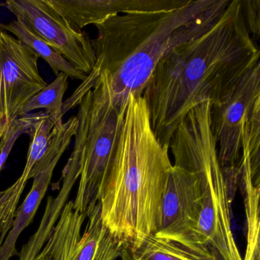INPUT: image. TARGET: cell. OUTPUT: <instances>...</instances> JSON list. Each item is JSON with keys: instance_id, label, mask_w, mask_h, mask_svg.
Here are the masks:
<instances>
[{"instance_id": "5bb4252c", "label": "cell", "mask_w": 260, "mask_h": 260, "mask_svg": "<svg viewBox=\"0 0 260 260\" xmlns=\"http://www.w3.org/2000/svg\"><path fill=\"white\" fill-rule=\"evenodd\" d=\"M62 187L57 196H49L47 199L45 213L40 225L18 253L19 260H35L45 246L77 181L76 178L69 174L62 175Z\"/></svg>"}, {"instance_id": "30bf717a", "label": "cell", "mask_w": 260, "mask_h": 260, "mask_svg": "<svg viewBox=\"0 0 260 260\" xmlns=\"http://www.w3.org/2000/svg\"><path fill=\"white\" fill-rule=\"evenodd\" d=\"M202 205L197 176L173 165L162 194L159 226L154 235L182 245L196 226Z\"/></svg>"}, {"instance_id": "9a60e30c", "label": "cell", "mask_w": 260, "mask_h": 260, "mask_svg": "<svg viewBox=\"0 0 260 260\" xmlns=\"http://www.w3.org/2000/svg\"><path fill=\"white\" fill-rule=\"evenodd\" d=\"M0 29L12 33L18 40L29 47L39 57L48 63L56 76L63 73L73 80H81L82 82L87 78L86 74L76 70L60 53L30 32L17 19L8 24L0 23Z\"/></svg>"}, {"instance_id": "8fae6325", "label": "cell", "mask_w": 260, "mask_h": 260, "mask_svg": "<svg viewBox=\"0 0 260 260\" xmlns=\"http://www.w3.org/2000/svg\"><path fill=\"white\" fill-rule=\"evenodd\" d=\"M53 8L77 32L96 25L110 16L132 12L176 10L188 0H48Z\"/></svg>"}, {"instance_id": "8992f818", "label": "cell", "mask_w": 260, "mask_h": 260, "mask_svg": "<svg viewBox=\"0 0 260 260\" xmlns=\"http://www.w3.org/2000/svg\"><path fill=\"white\" fill-rule=\"evenodd\" d=\"M260 108V62L249 69L217 103H210L209 124L217 157L234 198L240 179L243 132Z\"/></svg>"}, {"instance_id": "3957f363", "label": "cell", "mask_w": 260, "mask_h": 260, "mask_svg": "<svg viewBox=\"0 0 260 260\" xmlns=\"http://www.w3.org/2000/svg\"><path fill=\"white\" fill-rule=\"evenodd\" d=\"M156 139L142 96L130 95L112 168L100 199L103 223L126 251L154 235L173 164Z\"/></svg>"}, {"instance_id": "5b68a950", "label": "cell", "mask_w": 260, "mask_h": 260, "mask_svg": "<svg viewBox=\"0 0 260 260\" xmlns=\"http://www.w3.org/2000/svg\"><path fill=\"white\" fill-rule=\"evenodd\" d=\"M79 105L75 144L68 160L80 170L74 209L86 214L100 202L116 153L127 106L109 104L96 90L75 93L65 109Z\"/></svg>"}, {"instance_id": "ac0fdd59", "label": "cell", "mask_w": 260, "mask_h": 260, "mask_svg": "<svg viewBox=\"0 0 260 260\" xmlns=\"http://www.w3.org/2000/svg\"><path fill=\"white\" fill-rule=\"evenodd\" d=\"M26 184L19 177L11 186L0 191V246L13 228L18 205Z\"/></svg>"}, {"instance_id": "44dd1931", "label": "cell", "mask_w": 260, "mask_h": 260, "mask_svg": "<svg viewBox=\"0 0 260 260\" xmlns=\"http://www.w3.org/2000/svg\"><path fill=\"white\" fill-rule=\"evenodd\" d=\"M35 260H52V258H51L48 249L45 246H43L42 251L39 252V255L36 256Z\"/></svg>"}, {"instance_id": "e0dca14e", "label": "cell", "mask_w": 260, "mask_h": 260, "mask_svg": "<svg viewBox=\"0 0 260 260\" xmlns=\"http://www.w3.org/2000/svg\"><path fill=\"white\" fill-rule=\"evenodd\" d=\"M68 89V76L60 73L51 84L47 85L27 102L22 108V115L29 114L36 109H45L48 115L63 119V99Z\"/></svg>"}, {"instance_id": "7c38bea8", "label": "cell", "mask_w": 260, "mask_h": 260, "mask_svg": "<svg viewBox=\"0 0 260 260\" xmlns=\"http://www.w3.org/2000/svg\"><path fill=\"white\" fill-rule=\"evenodd\" d=\"M246 218V247L243 260H259L260 174L252 169L249 152L242 151L240 179Z\"/></svg>"}, {"instance_id": "6da1fadb", "label": "cell", "mask_w": 260, "mask_h": 260, "mask_svg": "<svg viewBox=\"0 0 260 260\" xmlns=\"http://www.w3.org/2000/svg\"><path fill=\"white\" fill-rule=\"evenodd\" d=\"M259 57L241 0H231L212 28L167 51L147 82L142 97L158 141L169 147L191 109L204 101H220Z\"/></svg>"}, {"instance_id": "d6986e66", "label": "cell", "mask_w": 260, "mask_h": 260, "mask_svg": "<svg viewBox=\"0 0 260 260\" xmlns=\"http://www.w3.org/2000/svg\"><path fill=\"white\" fill-rule=\"evenodd\" d=\"M36 114H26L10 121L0 139V172L2 171L6 161L16 141L23 134H28Z\"/></svg>"}, {"instance_id": "52a82bcc", "label": "cell", "mask_w": 260, "mask_h": 260, "mask_svg": "<svg viewBox=\"0 0 260 260\" xmlns=\"http://www.w3.org/2000/svg\"><path fill=\"white\" fill-rule=\"evenodd\" d=\"M52 260H125L127 251L112 235L96 204L86 214L65 204L45 244Z\"/></svg>"}, {"instance_id": "ffe728a7", "label": "cell", "mask_w": 260, "mask_h": 260, "mask_svg": "<svg viewBox=\"0 0 260 260\" xmlns=\"http://www.w3.org/2000/svg\"><path fill=\"white\" fill-rule=\"evenodd\" d=\"M242 12L248 31L252 40H258L260 34V1L241 0Z\"/></svg>"}, {"instance_id": "4fadbf2b", "label": "cell", "mask_w": 260, "mask_h": 260, "mask_svg": "<svg viewBox=\"0 0 260 260\" xmlns=\"http://www.w3.org/2000/svg\"><path fill=\"white\" fill-rule=\"evenodd\" d=\"M57 162L51 164L48 169L33 178V184L22 205L17 208L13 228L7 234L0 246V260H10L17 255L16 243L22 231L31 223L48 191L51 178Z\"/></svg>"}, {"instance_id": "9c48e42d", "label": "cell", "mask_w": 260, "mask_h": 260, "mask_svg": "<svg viewBox=\"0 0 260 260\" xmlns=\"http://www.w3.org/2000/svg\"><path fill=\"white\" fill-rule=\"evenodd\" d=\"M39 58L29 47L0 29V121L6 127L48 85L39 73Z\"/></svg>"}, {"instance_id": "2e32d148", "label": "cell", "mask_w": 260, "mask_h": 260, "mask_svg": "<svg viewBox=\"0 0 260 260\" xmlns=\"http://www.w3.org/2000/svg\"><path fill=\"white\" fill-rule=\"evenodd\" d=\"M127 253L126 260H222L218 255L199 253L155 235L146 237Z\"/></svg>"}, {"instance_id": "ba28073f", "label": "cell", "mask_w": 260, "mask_h": 260, "mask_svg": "<svg viewBox=\"0 0 260 260\" xmlns=\"http://www.w3.org/2000/svg\"><path fill=\"white\" fill-rule=\"evenodd\" d=\"M7 9L36 37L46 42L77 71L89 75L96 63L92 40L69 26L48 0H9Z\"/></svg>"}, {"instance_id": "277c9868", "label": "cell", "mask_w": 260, "mask_h": 260, "mask_svg": "<svg viewBox=\"0 0 260 260\" xmlns=\"http://www.w3.org/2000/svg\"><path fill=\"white\" fill-rule=\"evenodd\" d=\"M210 102L194 106L176 127L169 149L175 166L197 176L202 211L194 229L182 246L222 260H243L232 230L230 187L217 157V144L210 128Z\"/></svg>"}, {"instance_id": "7a4b0ae2", "label": "cell", "mask_w": 260, "mask_h": 260, "mask_svg": "<svg viewBox=\"0 0 260 260\" xmlns=\"http://www.w3.org/2000/svg\"><path fill=\"white\" fill-rule=\"evenodd\" d=\"M230 0H188L168 11L114 15L96 24V63L85 80L117 108L142 96L158 62L172 48L212 28Z\"/></svg>"}]
</instances>
